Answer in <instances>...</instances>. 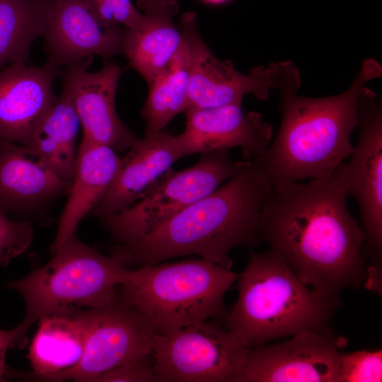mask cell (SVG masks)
<instances>
[{
	"label": "cell",
	"instance_id": "ac0fdd59",
	"mask_svg": "<svg viewBox=\"0 0 382 382\" xmlns=\"http://www.w3.org/2000/svg\"><path fill=\"white\" fill-rule=\"evenodd\" d=\"M70 185L40 163L27 147L0 138L1 212L36 216L67 195Z\"/></svg>",
	"mask_w": 382,
	"mask_h": 382
},
{
	"label": "cell",
	"instance_id": "d4e9b609",
	"mask_svg": "<svg viewBox=\"0 0 382 382\" xmlns=\"http://www.w3.org/2000/svg\"><path fill=\"white\" fill-rule=\"evenodd\" d=\"M382 350H358L343 352L340 359L337 382H381Z\"/></svg>",
	"mask_w": 382,
	"mask_h": 382
},
{
	"label": "cell",
	"instance_id": "4316f807",
	"mask_svg": "<svg viewBox=\"0 0 382 382\" xmlns=\"http://www.w3.org/2000/svg\"><path fill=\"white\" fill-rule=\"evenodd\" d=\"M89 1L99 21L108 27L123 25L141 30L148 25L146 16L134 6L131 0Z\"/></svg>",
	"mask_w": 382,
	"mask_h": 382
},
{
	"label": "cell",
	"instance_id": "d6986e66",
	"mask_svg": "<svg viewBox=\"0 0 382 382\" xmlns=\"http://www.w3.org/2000/svg\"><path fill=\"white\" fill-rule=\"evenodd\" d=\"M137 8L148 20L144 29L124 27L122 54L129 66L151 85L179 49L183 33L175 23L176 0H137Z\"/></svg>",
	"mask_w": 382,
	"mask_h": 382
},
{
	"label": "cell",
	"instance_id": "2e32d148",
	"mask_svg": "<svg viewBox=\"0 0 382 382\" xmlns=\"http://www.w3.org/2000/svg\"><path fill=\"white\" fill-rule=\"evenodd\" d=\"M60 70L13 64L0 69V138L27 146L40 120L57 98Z\"/></svg>",
	"mask_w": 382,
	"mask_h": 382
},
{
	"label": "cell",
	"instance_id": "5b68a950",
	"mask_svg": "<svg viewBox=\"0 0 382 382\" xmlns=\"http://www.w3.org/2000/svg\"><path fill=\"white\" fill-rule=\"evenodd\" d=\"M132 269V268H131ZM238 274L204 259L133 268L118 297L156 334H166L222 314Z\"/></svg>",
	"mask_w": 382,
	"mask_h": 382
},
{
	"label": "cell",
	"instance_id": "52a82bcc",
	"mask_svg": "<svg viewBox=\"0 0 382 382\" xmlns=\"http://www.w3.org/2000/svg\"><path fill=\"white\" fill-rule=\"evenodd\" d=\"M228 150L202 154L192 166L163 173L130 206L100 219L116 245L137 242L170 218L207 196L241 166Z\"/></svg>",
	"mask_w": 382,
	"mask_h": 382
},
{
	"label": "cell",
	"instance_id": "8fae6325",
	"mask_svg": "<svg viewBox=\"0 0 382 382\" xmlns=\"http://www.w3.org/2000/svg\"><path fill=\"white\" fill-rule=\"evenodd\" d=\"M290 337L251 349L236 382H337L345 339L328 328Z\"/></svg>",
	"mask_w": 382,
	"mask_h": 382
},
{
	"label": "cell",
	"instance_id": "7a4b0ae2",
	"mask_svg": "<svg viewBox=\"0 0 382 382\" xmlns=\"http://www.w3.org/2000/svg\"><path fill=\"white\" fill-rule=\"evenodd\" d=\"M273 189L254 159L243 161L228 181L189 205L136 243L115 245L111 256L127 268L197 255L231 270V251L260 241L264 204ZM133 269V268H132Z\"/></svg>",
	"mask_w": 382,
	"mask_h": 382
},
{
	"label": "cell",
	"instance_id": "4fadbf2b",
	"mask_svg": "<svg viewBox=\"0 0 382 382\" xmlns=\"http://www.w3.org/2000/svg\"><path fill=\"white\" fill-rule=\"evenodd\" d=\"M186 15L193 51L186 110L242 105L246 94L266 100L269 88H277L289 61L257 66L250 69L248 74H242L235 69L230 60H221L214 55L200 37L196 15Z\"/></svg>",
	"mask_w": 382,
	"mask_h": 382
},
{
	"label": "cell",
	"instance_id": "e0dca14e",
	"mask_svg": "<svg viewBox=\"0 0 382 382\" xmlns=\"http://www.w3.org/2000/svg\"><path fill=\"white\" fill-rule=\"evenodd\" d=\"M189 156L180 135L161 131L137 139L92 214L102 219L135 202L178 160Z\"/></svg>",
	"mask_w": 382,
	"mask_h": 382
},
{
	"label": "cell",
	"instance_id": "ba28073f",
	"mask_svg": "<svg viewBox=\"0 0 382 382\" xmlns=\"http://www.w3.org/2000/svg\"><path fill=\"white\" fill-rule=\"evenodd\" d=\"M250 349L226 327L208 320L166 334L155 333L156 381L236 382Z\"/></svg>",
	"mask_w": 382,
	"mask_h": 382
},
{
	"label": "cell",
	"instance_id": "484cf974",
	"mask_svg": "<svg viewBox=\"0 0 382 382\" xmlns=\"http://www.w3.org/2000/svg\"><path fill=\"white\" fill-rule=\"evenodd\" d=\"M33 239V228L29 220H14L0 211V265L25 253Z\"/></svg>",
	"mask_w": 382,
	"mask_h": 382
},
{
	"label": "cell",
	"instance_id": "277c9868",
	"mask_svg": "<svg viewBox=\"0 0 382 382\" xmlns=\"http://www.w3.org/2000/svg\"><path fill=\"white\" fill-rule=\"evenodd\" d=\"M236 281L238 296L225 327L250 349L303 330L328 328L340 304L339 297L304 284L272 250L251 253Z\"/></svg>",
	"mask_w": 382,
	"mask_h": 382
},
{
	"label": "cell",
	"instance_id": "7c38bea8",
	"mask_svg": "<svg viewBox=\"0 0 382 382\" xmlns=\"http://www.w3.org/2000/svg\"><path fill=\"white\" fill-rule=\"evenodd\" d=\"M93 57L79 61L63 72V90L70 99L83 128L82 141L108 146L116 152L128 150L137 139L120 119L115 96L121 68L105 61L98 71L88 70Z\"/></svg>",
	"mask_w": 382,
	"mask_h": 382
},
{
	"label": "cell",
	"instance_id": "603a6c76",
	"mask_svg": "<svg viewBox=\"0 0 382 382\" xmlns=\"http://www.w3.org/2000/svg\"><path fill=\"white\" fill-rule=\"evenodd\" d=\"M182 43L165 69L149 86V95L141 110L146 121L144 136H153L187 109L193 51L186 13L179 24Z\"/></svg>",
	"mask_w": 382,
	"mask_h": 382
},
{
	"label": "cell",
	"instance_id": "6da1fadb",
	"mask_svg": "<svg viewBox=\"0 0 382 382\" xmlns=\"http://www.w3.org/2000/svg\"><path fill=\"white\" fill-rule=\"evenodd\" d=\"M347 195L335 173L275 185L260 218V241L304 284L331 297L359 289L368 279L365 235L348 210Z\"/></svg>",
	"mask_w": 382,
	"mask_h": 382
},
{
	"label": "cell",
	"instance_id": "9c48e42d",
	"mask_svg": "<svg viewBox=\"0 0 382 382\" xmlns=\"http://www.w3.org/2000/svg\"><path fill=\"white\" fill-rule=\"evenodd\" d=\"M359 139L347 163L335 171L347 194L357 201L372 266L382 257V105L378 94L363 86L358 95Z\"/></svg>",
	"mask_w": 382,
	"mask_h": 382
},
{
	"label": "cell",
	"instance_id": "5bb4252c",
	"mask_svg": "<svg viewBox=\"0 0 382 382\" xmlns=\"http://www.w3.org/2000/svg\"><path fill=\"white\" fill-rule=\"evenodd\" d=\"M43 36L45 64L60 70L88 57L109 61L122 54L124 27L110 28L96 16L89 0H52Z\"/></svg>",
	"mask_w": 382,
	"mask_h": 382
},
{
	"label": "cell",
	"instance_id": "9a60e30c",
	"mask_svg": "<svg viewBox=\"0 0 382 382\" xmlns=\"http://www.w3.org/2000/svg\"><path fill=\"white\" fill-rule=\"evenodd\" d=\"M181 136L189 156L239 147L244 160L262 154L271 144L273 130L257 112H244L241 104L184 112Z\"/></svg>",
	"mask_w": 382,
	"mask_h": 382
},
{
	"label": "cell",
	"instance_id": "3957f363",
	"mask_svg": "<svg viewBox=\"0 0 382 382\" xmlns=\"http://www.w3.org/2000/svg\"><path fill=\"white\" fill-rule=\"evenodd\" d=\"M381 73L379 63L367 59L346 91L324 98L297 94L299 70L279 83V130L265 151L253 158L273 185L333 175L353 150L350 137L358 125L359 90Z\"/></svg>",
	"mask_w": 382,
	"mask_h": 382
},
{
	"label": "cell",
	"instance_id": "8992f818",
	"mask_svg": "<svg viewBox=\"0 0 382 382\" xmlns=\"http://www.w3.org/2000/svg\"><path fill=\"white\" fill-rule=\"evenodd\" d=\"M52 253L47 263L7 285L24 301L25 314L18 326L26 341L29 328L45 316L114 302L119 286L132 270L83 243L76 235Z\"/></svg>",
	"mask_w": 382,
	"mask_h": 382
},
{
	"label": "cell",
	"instance_id": "cb8c5ba5",
	"mask_svg": "<svg viewBox=\"0 0 382 382\" xmlns=\"http://www.w3.org/2000/svg\"><path fill=\"white\" fill-rule=\"evenodd\" d=\"M52 0H0V69L27 64L33 44L43 37Z\"/></svg>",
	"mask_w": 382,
	"mask_h": 382
},
{
	"label": "cell",
	"instance_id": "f546056e",
	"mask_svg": "<svg viewBox=\"0 0 382 382\" xmlns=\"http://www.w3.org/2000/svg\"><path fill=\"white\" fill-rule=\"evenodd\" d=\"M204 1L210 4H221L227 0H204Z\"/></svg>",
	"mask_w": 382,
	"mask_h": 382
},
{
	"label": "cell",
	"instance_id": "f1b7e54d",
	"mask_svg": "<svg viewBox=\"0 0 382 382\" xmlns=\"http://www.w3.org/2000/svg\"><path fill=\"white\" fill-rule=\"evenodd\" d=\"M27 345L18 326L10 330H0V381H5L11 376V371L6 364V354L9 347L17 346L23 348Z\"/></svg>",
	"mask_w": 382,
	"mask_h": 382
},
{
	"label": "cell",
	"instance_id": "83f0119b",
	"mask_svg": "<svg viewBox=\"0 0 382 382\" xmlns=\"http://www.w3.org/2000/svg\"><path fill=\"white\" fill-rule=\"evenodd\" d=\"M154 382L156 376L152 353L119 365L102 375L97 382Z\"/></svg>",
	"mask_w": 382,
	"mask_h": 382
},
{
	"label": "cell",
	"instance_id": "44dd1931",
	"mask_svg": "<svg viewBox=\"0 0 382 382\" xmlns=\"http://www.w3.org/2000/svg\"><path fill=\"white\" fill-rule=\"evenodd\" d=\"M29 347L28 357L35 379L52 381L58 375L75 367L85 346L86 323L82 310L45 316Z\"/></svg>",
	"mask_w": 382,
	"mask_h": 382
},
{
	"label": "cell",
	"instance_id": "ffe728a7",
	"mask_svg": "<svg viewBox=\"0 0 382 382\" xmlns=\"http://www.w3.org/2000/svg\"><path fill=\"white\" fill-rule=\"evenodd\" d=\"M120 164L121 158L112 149L81 141L68 199L52 245V252L76 235L80 221L92 213L106 194Z\"/></svg>",
	"mask_w": 382,
	"mask_h": 382
},
{
	"label": "cell",
	"instance_id": "30bf717a",
	"mask_svg": "<svg viewBox=\"0 0 382 382\" xmlns=\"http://www.w3.org/2000/svg\"><path fill=\"white\" fill-rule=\"evenodd\" d=\"M86 323L84 352L73 369L52 381L97 382L104 374L152 353L155 332L144 318L119 297L102 307L82 309Z\"/></svg>",
	"mask_w": 382,
	"mask_h": 382
},
{
	"label": "cell",
	"instance_id": "7402d4cb",
	"mask_svg": "<svg viewBox=\"0 0 382 382\" xmlns=\"http://www.w3.org/2000/svg\"><path fill=\"white\" fill-rule=\"evenodd\" d=\"M80 121L68 93L61 95L35 127L27 146L53 174L71 184L76 166Z\"/></svg>",
	"mask_w": 382,
	"mask_h": 382
}]
</instances>
